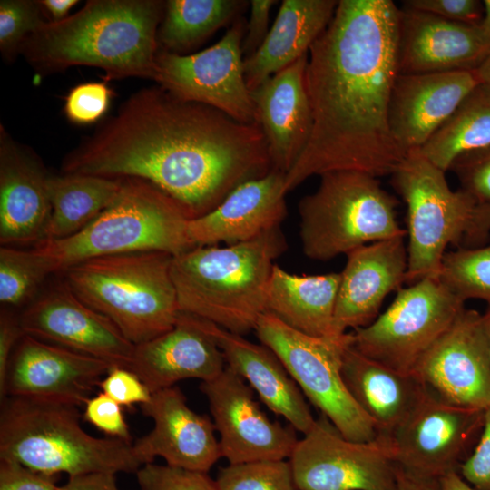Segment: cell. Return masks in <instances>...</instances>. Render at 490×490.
Instances as JSON below:
<instances>
[{"label": "cell", "mask_w": 490, "mask_h": 490, "mask_svg": "<svg viewBox=\"0 0 490 490\" xmlns=\"http://www.w3.org/2000/svg\"><path fill=\"white\" fill-rule=\"evenodd\" d=\"M24 335L17 313L2 309L0 313V386L4 383L11 356Z\"/></svg>", "instance_id": "cell-47"}, {"label": "cell", "mask_w": 490, "mask_h": 490, "mask_svg": "<svg viewBox=\"0 0 490 490\" xmlns=\"http://www.w3.org/2000/svg\"><path fill=\"white\" fill-rule=\"evenodd\" d=\"M83 419L110 437L131 442L132 436L122 406L101 392L84 404Z\"/></svg>", "instance_id": "cell-41"}, {"label": "cell", "mask_w": 490, "mask_h": 490, "mask_svg": "<svg viewBox=\"0 0 490 490\" xmlns=\"http://www.w3.org/2000/svg\"><path fill=\"white\" fill-rule=\"evenodd\" d=\"M448 171L455 173L460 190L476 205H490V145L462 153Z\"/></svg>", "instance_id": "cell-39"}, {"label": "cell", "mask_w": 490, "mask_h": 490, "mask_svg": "<svg viewBox=\"0 0 490 490\" xmlns=\"http://www.w3.org/2000/svg\"><path fill=\"white\" fill-rule=\"evenodd\" d=\"M484 411L448 405L426 393L386 435L395 464L408 473L437 479L457 472L479 439Z\"/></svg>", "instance_id": "cell-14"}, {"label": "cell", "mask_w": 490, "mask_h": 490, "mask_svg": "<svg viewBox=\"0 0 490 490\" xmlns=\"http://www.w3.org/2000/svg\"><path fill=\"white\" fill-rule=\"evenodd\" d=\"M490 236V205H476L462 243L465 248H475L486 242Z\"/></svg>", "instance_id": "cell-49"}, {"label": "cell", "mask_w": 490, "mask_h": 490, "mask_svg": "<svg viewBox=\"0 0 490 490\" xmlns=\"http://www.w3.org/2000/svg\"><path fill=\"white\" fill-rule=\"evenodd\" d=\"M172 260L166 252L140 251L90 259L60 273L78 299L136 346L175 325L180 309Z\"/></svg>", "instance_id": "cell-7"}, {"label": "cell", "mask_w": 490, "mask_h": 490, "mask_svg": "<svg viewBox=\"0 0 490 490\" xmlns=\"http://www.w3.org/2000/svg\"><path fill=\"white\" fill-rule=\"evenodd\" d=\"M479 83L475 71L399 74L388 110L398 146L406 153L420 149Z\"/></svg>", "instance_id": "cell-24"}, {"label": "cell", "mask_w": 490, "mask_h": 490, "mask_svg": "<svg viewBox=\"0 0 490 490\" xmlns=\"http://www.w3.org/2000/svg\"><path fill=\"white\" fill-rule=\"evenodd\" d=\"M475 73L480 82L490 84V54L475 70Z\"/></svg>", "instance_id": "cell-53"}, {"label": "cell", "mask_w": 490, "mask_h": 490, "mask_svg": "<svg viewBox=\"0 0 490 490\" xmlns=\"http://www.w3.org/2000/svg\"><path fill=\"white\" fill-rule=\"evenodd\" d=\"M315 191L299 203L303 253L326 261L372 242L406 236L396 199L367 173L338 171L319 176Z\"/></svg>", "instance_id": "cell-8"}, {"label": "cell", "mask_w": 490, "mask_h": 490, "mask_svg": "<svg viewBox=\"0 0 490 490\" xmlns=\"http://www.w3.org/2000/svg\"><path fill=\"white\" fill-rule=\"evenodd\" d=\"M271 169L257 122H240L211 106L177 98L160 85L132 94L62 163L64 174L146 181L191 219Z\"/></svg>", "instance_id": "cell-1"}, {"label": "cell", "mask_w": 490, "mask_h": 490, "mask_svg": "<svg viewBox=\"0 0 490 490\" xmlns=\"http://www.w3.org/2000/svg\"><path fill=\"white\" fill-rule=\"evenodd\" d=\"M399 17L390 0L338 1L309 50L305 78L312 128L286 174L287 193L330 172L392 174L406 156L388 123L399 74Z\"/></svg>", "instance_id": "cell-2"}, {"label": "cell", "mask_w": 490, "mask_h": 490, "mask_svg": "<svg viewBox=\"0 0 490 490\" xmlns=\"http://www.w3.org/2000/svg\"><path fill=\"white\" fill-rule=\"evenodd\" d=\"M342 376L378 434H390L426 396L413 373L397 371L363 355L352 345L344 355Z\"/></svg>", "instance_id": "cell-28"}, {"label": "cell", "mask_w": 490, "mask_h": 490, "mask_svg": "<svg viewBox=\"0 0 490 490\" xmlns=\"http://www.w3.org/2000/svg\"><path fill=\"white\" fill-rule=\"evenodd\" d=\"M190 219L181 205L152 183L122 178L115 200L84 229L31 249L50 274L103 256L140 251L177 256L196 247L187 234Z\"/></svg>", "instance_id": "cell-6"}, {"label": "cell", "mask_w": 490, "mask_h": 490, "mask_svg": "<svg viewBox=\"0 0 490 490\" xmlns=\"http://www.w3.org/2000/svg\"><path fill=\"white\" fill-rule=\"evenodd\" d=\"M254 331L261 344L280 359L308 399L345 438L368 442L378 436L376 425L357 404L343 379V358L353 342L351 332L309 336L269 312L260 316Z\"/></svg>", "instance_id": "cell-9"}, {"label": "cell", "mask_w": 490, "mask_h": 490, "mask_svg": "<svg viewBox=\"0 0 490 490\" xmlns=\"http://www.w3.org/2000/svg\"><path fill=\"white\" fill-rule=\"evenodd\" d=\"M205 321L227 366L249 383L271 411L282 416L296 430L307 434L316 420L299 386L277 355L263 344H255Z\"/></svg>", "instance_id": "cell-27"}, {"label": "cell", "mask_w": 490, "mask_h": 490, "mask_svg": "<svg viewBox=\"0 0 490 490\" xmlns=\"http://www.w3.org/2000/svg\"><path fill=\"white\" fill-rule=\"evenodd\" d=\"M136 476L141 490H220L216 480L205 472L168 465H143Z\"/></svg>", "instance_id": "cell-38"}, {"label": "cell", "mask_w": 490, "mask_h": 490, "mask_svg": "<svg viewBox=\"0 0 490 490\" xmlns=\"http://www.w3.org/2000/svg\"><path fill=\"white\" fill-rule=\"evenodd\" d=\"M445 173L412 150L391 174L407 205L408 285L438 277L447 246L462 243L476 207L467 193L449 187Z\"/></svg>", "instance_id": "cell-10"}, {"label": "cell", "mask_w": 490, "mask_h": 490, "mask_svg": "<svg viewBox=\"0 0 490 490\" xmlns=\"http://www.w3.org/2000/svg\"><path fill=\"white\" fill-rule=\"evenodd\" d=\"M51 216L44 240L68 238L95 220L117 197L122 179L88 174L48 178Z\"/></svg>", "instance_id": "cell-31"}, {"label": "cell", "mask_w": 490, "mask_h": 490, "mask_svg": "<svg viewBox=\"0 0 490 490\" xmlns=\"http://www.w3.org/2000/svg\"><path fill=\"white\" fill-rule=\"evenodd\" d=\"M465 304L438 278H426L398 289L385 312L368 326L352 330V346L397 371L412 373Z\"/></svg>", "instance_id": "cell-11"}, {"label": "cell", "mask_w": 490, "mask_h": 490, "mask_svg": "<svg viewBox=\"0 0 490 490\" xmlns=\"http://www.w3.org/2000/svg\"><path fill=\"white\" fill-rule=\"evenodd\" d=\"M486 328H487V333H488V338H489V346H490V305H487L486 310L484 313Z\"/></svg>", "instance_id": "cell-55"}, {"label": "cell", "mask_w": 490, "mask_h": 490, "mask_svg": "<svg viewBox=\"0 0 490 490\" xmlns=\"http://www.w3.org/2000/svg\"><path fill=\"white\" fill-rule=\"evenodd\" d=\"M490 145V84L480 82L418 151L447 172L462 153Z\"/></svg>", "instance_id": "cell-32"}, {"label": "cell", "mask_w": 490, "mask_h": 490, "mask_svg": "<svg viewBox=\"0 0 490 490\" xmlns=\"http://www.w3.org/2000/svg\"><path fill=\"white\" fill-rule=\"evenodd\" d=\"M438 480L440 490H478L469 485L457 472H449Z\"/></svg>", "instance_id": "cell-52"}, {"label": "cell", "mask_w": 490, "mask_h": 490, "mask_svg": "<svg viewBox=\"0 0 490 490\" xmlns=\"http://www.w3.org/2000/svg\"><path fill=\"white\" fill-rule=\"evenodd\" d=\"M340 273L297 275L275 264L266 295V312L314 337L337 334L334 313Z\"/></svg>", "instance_id": "cell-30"}, {"label": "cell", "mask_w": 490, "mask_h": 490, "mask_svg": "<svg viewBox=\"0 0 490 490\" xmlns=\"http://www.w3.org/2000/svg\"><path fill=\"white\" fill-rule=\"evenodd\" d=\"M48 178L40 162L1 128V246L32 248L44 240L51 216Z\"/></svg>", "instance_id": "cell-26"}, {"label": "cell", "mask_w": 490, "mask_h": 490, "mask_svg": "<svg viewBox=\"0 0 490 490\" xmlns=\"http://www.w3.org/2000/svg\"><path fill=\"white\" fill-rule=\"evenodd\" d=\"M285 181V172L271 169L240 183L213 210L189 220V239L195 246L234 245L280 227L288 212Z\"/></svg>", "instance_id": "cell-23"}, {"label": "cell", "mask_w": 490, "mask_h": 490, "mask_svg": "<svg viewBox=\"0 0 490 490\" xmlns=\"http://www.w3.org/2000/svg\"><path fill=\"white\" fill-rule=\"evenodd\" d=\"M39 1H0V49L11 57L24 41L45 22Z\"/></svg>", "instance_id": "cell-37"}, {"label": "cell", "mask_w": 490, "mask_h": 490, "mask_svg": "<svg viewBox=\"0 0 490 490\" xmlns=\"http://www.w3.org/2000/svg\"><path fill=\"white\" fill-rule=\"evenodd\" d=\"M338 1L283 0L260 48L244 58L250 91L307 54L333 17Z\"/></svg>", "instance_id": "cell-29"}, {"label": "cell", "mask_w": 490, "mask_h": 490, "mask_svg": "<svg viewBox=\"0 0 490 490\" xmlns=\"http://www.w3.org/2000/svg\"><path fill=\"white\" fill-rule=\"evenodd\" d=\"M397 490H440L437 478L419 476L396 465Z\"/></svg>", "instance_id": "cell-50"}, {"label": "cell", "mask_w": 490, "mask_h": 490, "mask_svg": "<svg viewBox=\"0 0 490 490\" xmlns=\"http://www.w3.org/2000/svg\"><path fill=\"white\" fill-rule=\"evenodd\" d=\"M462 477L478 490H490V406L484 411L479 439L459 468Z\"/></svg>", "instance_id": "cell-44"}, {"label": "cell", "mask_w": 490, "mask_h": 490, "mask_svg": "<svg viewBox=\"0 0 490 490\" xmlns=\"http://www.w3.org/2000/svg\"><path fill=\"white\" fill-rule=\"evenodd\" d=\"M57 490H120L115 474L111 472H93L69 476L68 481Z\"/></svg>", "instance_id": "cell-48"}, {"label": "cell", "mask_w": 490, "mask_h": 490, "mask_svg": "<svg viewBox=\"0 0 490 490\" xmlns=\"http://www.w3.org/2000/svg\"><path fill=\"white\" fill-rule=\"evenodd\" d=\"M308 54L250 91L272 169L286 174L304 151L312 128L305 78Z\"/></svg>", "instance_id": "cell-25"}, {"label": "cell", "mask_w": 490, "mask_h": 490, "mask_svg": "<svg viewBox=\"0 0 490 490\" xmlns=\"http://www.w3.org/2000/svg\"><path fill=\"white\" fill-rule=\"evenodd\" d=\"M24 335L129 368L135 345L108 318L78 299L63 280L17 312Z\"/></svg>", "instance_id": "cell-16"}, {"label": "cell", "mask_w": 490, "mask_h": 490, "mask_svg": "<svg viewBox=\"0 0 490 490\" xmlns=\"http://www.w3.org/2000/svg\"><path fill=\"white\" fill-rule=\"evenodd\" d=\"M280 227L234 245L196 246L172 256L179 309L241 335L266 312L274 260L287 250Z\"/></svg>", "instance_id": "cell-4"}, {"label": "cell", "mask_w": 490, "mask_h": 490, "mask_svg": "<svg viewBox=\"0 0 490 490\" xmlns=\"http://www.w3.org/2000/svg\"><path fill=\"white\" fill-rule=\"evenodd\" d=\"M165 3L158 0H91L60 21H47L20 51L39 72L87 65L107 79H156L158 30Z\"/></svg>", "instance_id": "cell-3"}, {"label": "cell", "mask_w": 490, "mask_h": 490, "mask_svg": "<svg viewBox=\"0 0 490 490\" xmlns=\"http://www.w3.org/2000/svg\"><path fill=\"white\" fill-rule=\"evenodd\" d=\"M437 278L465 303L475 299L490 305V245L446 252Z\"/></svg>", "instance_id": "cell-35"}, {"label": "cell", "mask_w": 490, "mask_h": 490, "mask_svg": "<svg viewBox=\"0 0 490 490\" xmlns=\"http://www.w3.org/2000/svg\"><path fill=\"white\" fill-rule=\"evenodd\" d=\"M57 475L38 472L17 461L0 458V490H57Z\"/></svg>", "instance_id": "cell-45"}, {"label": "cell", "mask_w": 490, "mask_h": 490, "mask_svg": "<svg viewBox=\"0 0 490 490\" xmlns=\"http://www.w3.org/2000/svg\"><path fill=\"white\" fill-rule=\"evenodd\" d=\"M289 462L299 490H397L387 436L350 441L324 416L298 441Z\"/></svg>", "instance_id": "cell-12"}, {"label": "cell", "mask_w": 490, "mask_h": 490, "mask_svg": "<svg viewBox=\"0 0 490 490\" xmlns=\"http://www.w3.org/2000/svg\"><path fill=\"white\" fill-rule=\"evenodd\" d=\"M248 5L242 0H169L158 30V43L170 53L184 52L235 21Z\"/></svg>", "instance_id": "cell-33"}, {"label": "cell", "mask_w": 490, "mask_h": 490, "mask_svg": "<svg viewBox=\"0 0 490 490\" xmlns=\"http://www.w3.org/2000/svg\"><path fill=\"white\" fill-rule=\"evenodd\" d=\"M0 401V458L69 476L136 473L144 465L132 442L85 432L75 405L24 397H5Z\"/></svg>", "instance_id": "cell-5"}, {"label": "cell", "mask_w": 490, "mask_h": 490, "mask_svg": "<svg viewBox=\"0 0 490 490\" xmlns=\"http://www.w3.org/2000/svg\"><path fill=\"white\" fill-rule=\"evenodd\" d=\"M140 406L153 421V428L132 443L144 465L161 456L168 466L207 473L221 457L213 422L191 410L178 387L156 391Z\"/></svg>", "instance_id": "cell-19"}, {"label": "cell", "mask_w": 490, "mask_h": 490, "mask_svg": "<svg viewBox=\"0 0 490 490\" xmlns=\"http://www.w3.org/2000/svg\"><path fill=\"white\" fill-rule=\"evenodd\" d=\"M404 6L428 13L447 21L479 25L484 16L483 1L477 0H407Z\"/></svg>", "instance_id": "cell-43"}, {"label": "cell", "mask_w": 490, "mask_h": 490, "mask_svg": "<svg viewBox=\"0 0 490 490\" xmlns=\"http://www.w3.org/2000/svg\"><path fill=\"white\" fill-rule=\"evenodd\" d=\"M43 9L49 13L52 19L50 21H60L66 15L70 9L75 5L76 0H42L39 1Z\"/></svg>", "instance_id": "cell-51"}, {"label": "cell", "mask_w": 490, "mask_h": 490, "mask_svg": "<svg viewBox=\"0 0 490 490\" xmlns=\"http://www.w3.org/2000/svg\"><path fill=\"white\" fill-rule=\"evenodd\" d=\"M226 366L205 319L180 311L172 329L135 346L129 369L152 394L183 379L211 380Z\"/></svg>", "instance_id": "cell-22"}, {"label": "cell", "mask_w": 490, "mask_h": 490, "mask_svg": "<svg viewBox=\"0 0 490 490\" xmlns=\"http://www.w3.org/2000/svg\"><path fill=\"white\" fill-rule=\"evenodd\" d=\"M111 96L112 91L105 82L76 85L65 97V115L78 124L94 122L107 111Z\"/></svg>", "instance_id": "cell-40"}, {"label": "cell", "mask_w": 490, "mask_h": 490, "mask_svg": "<svg viewBox=\"0 0 490 490\" xmlns=\"http://www.w3.org/2000/svg\"><path fill=\"white\" fill-rule=\"evenodd\" d=\"M412 373L430 397L485 410L490 406V346L484 314L465 308Z\"/></svg>", "instance_id": "cell-15"}, {"label": "cell", "mask_w": 490, "mask_h": 490, "mask_svg": "<svg viewBox=\"0 0 490 490\" xmlns=\"http://www.w3.org/2000/svg\"><path fill=\"white\" fill-rule=\"evenodd\" d=\"M109 363L29 335L8 363L0 399L24 397L84 405L110 368Z\"/></svg>", "instance_id": "cell-18"}, {"label": "cell", "mask_w": 490, "mask_h": 490, "mask_svg": "<svg viewBox=\"0 0 490 490\" xmlns=\"http://www.w3.org/2000/svg\"><path fill=\"white\" fill-rule=\"evenodd\" d=\"M404 238L372 242L346 255L334 313L337 334L370 324L387 296L406 283L407 248Z\"/></svg>", "instance_id": "cell-21"}, {"label": "cell", "mask_w": 490, "mask_h": 490, "mask_svg": "<svg viewBox=\"0 0 490 490\" xmlns=\"http://www.w3.org/2000/svg\"><path fill=\"white\" fill-rule=\"evenodd\" d=\"M277 2L275 0H252L250 2V15L246 24L242 42L244 58L254 54L265 40L269 33L270 12Z\"/></svg>", "instance_id": "cell-46"}, {"label": "cell", "mask_w": 490, "mask_h": 490, "mask_svg": "<svg viewBox=\"0 0 490 490\" xmlns=\"http://www.w3.org/2000/svg\"><path fill=\"white\" fill-rule=\"evenodd\" d=\"M216 482L220 490H299L285 460L229 464L220 469Z\"/></svg>", "instance_id": "cell-36"}, {"label": "cell", "mask_w": 490, "mask_h": 490, "mask_svg": "<svg viewBox=\"0 0 490 490\" xmlns=\"http://www.w3.org/2000/svg\"><path fill=\"white\" fill-rule=\"evenodd\" d=\"M484 5V16L480 24V26L490 36V0L483 1Z\"/></svg>", "instance_id": "cell-54"}, {"label": "cell", "mask_w": 490, "mask_h": 490, "mask_svg": "<svg viewBox=\"0 0 490 490\" xmlns=\"http://www.w3.org/2000/svg\"><path fill=\"white\" fill-rule=\"evenodd\" d=\"M102 392L118 404L131 407L148 402L152 393L131 369L113 366L99 384Z\"/></svg>", "instance_id": "cell-42"}, {"label": "cell", "mask_w": 490, "mask_h": 490, "mask_svg": "<svg viewBox=\"0 0 490 490\" xmlns=\"http://www.w3.org/2000/svg\"><path fill=\"white\" fill-rule=\"evenodd\" d=\"M245 30L238 17L218 43L201 52L182 55L160 50L155 82L177 98L211 106L240 122H257L244 75Z\"/></svg>", "instance_id": "cell-13"}, {"label": "cell", "mask_w": 490, "mask_h": 490, "mask_svg": "<svg viewBox=\"0 0 490 490\" xmlns=\"http://www.w3.org/2000/svg\"><path fill=\"white\" fill-rule=\"evenodd\" d=\"M490 54V36L479 25L445 20L403 7L399 17V74L475 71Z\"/></svg>", "instance_id": "cell-20"}, {"label": "cell", "mask_w": 490, "mask_h": 490, "mask_svg": "<svg viewBox=\"0 0 490 490\" xmlns=\"http://www.w3.org/2000/svg\"><path fill=\"white\" fill-rule=\"evenodd\" d=\"M221 457L229 464L290 457L298 443L295 428L271 421L254 399L253 389L226 366L216 377L201 381Z\"/></svg>", "instance_id": "cell-17"}, {"label": "cell", "mask_w": 490, "mask_h": 490, "mask_svg": "<svg viewBox=\"0 0 490 490\" xmlns=\"http://www.w3.org/2000/svg\"><path fill=\"white\" fill-rule=\"evenodd\" d=\"M51 275L31 248H0V302L2 309L22 310L41 292Z\"/></svg>", "instance_id": "cell-34"}]
</instances>
